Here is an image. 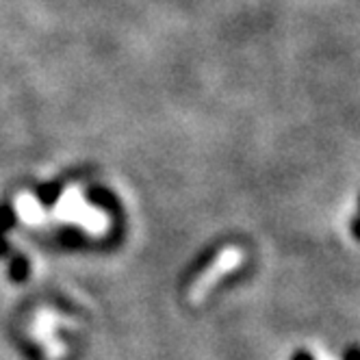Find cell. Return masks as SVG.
I'll return each instance as SVG.
<instances>
[{"mask_svg": "<svg viewBox=\"0 0 360 360\" xmlns=\"http://www.w3.org/2000/svg\"><path fill=\"white\" fill-rule=\"evenodd\" d=\"M61 317L53 311H39L35 321H33V334L37 343L44 345L46 354L50 356V360H59L65 352V345L59 341V337L55 334L57 326H59Z\"/></svg>", "mask_w": 360, "mask_h": 360, "instance_id": "obj_2", "label": "cell"}, {"mask_svg": "<svg viewBox=\"0 0 360 360\" xmlns=\"http://www.w3.org/2000/svg\"><path fill=\"white\" fill-rule=\"evenodd\" d=\"M55 217L63 224H76L81 226L85 233L100 237L109 230V217L100 209L87 204L83 191L79 187H70L63 191L55 207Z\"/></svg>", "mask_w": 360, "mask_h": 360, "instance_id": "obj_1", "label": "cell"}, {"mask_svg": "<svg viewBox=\"0 0 360 360\" xmlns=\"http://www.w3.org/2000/svg\"><path fill=\"white\" fill-rule=\"evenodd\" d=\"M15 211H18L20 219L29 226H39L46 221V213L41 209V204L31 193H20L15 198Z\"/></svg>", "mask_w": 360, "mask_h": 360, "instance_id": "obj_3", "label": "cell"}]
</instances>
